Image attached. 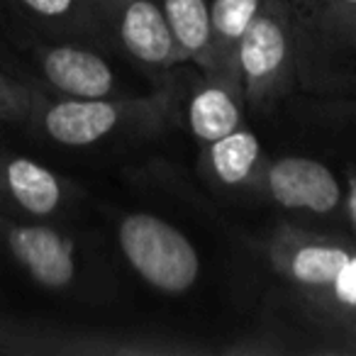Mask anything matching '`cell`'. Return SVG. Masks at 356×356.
I'll return each instance as SVG.
<instances>
[{"label": "cell", "instance_id": "1", "mask_svg": "<svg viewBox=\"0 0 356 356\" xmlns=\"http://www.w3.org/2000/svg\"><path fill=\"white\" fill-rule=\"evenodd\" d=\"M118 244L137 276L161 293H186L200 276V257L191 239L159 215H124Z\"/></svg>", "mask_w": 356, "mask_h": 356}, {"label": "cell", "instance_id": "2", "mask_svg": "<svg viewBox=\"0 0 356 356\" xmlns=\"http://www.w3.org/2000/svg\"><path fill=\"white\" fill-rule=\"evenodd\" d=\"M86 32L110 40L139 64H184L156 0H81Z\"/></svg>", "mask_w": 356, "mask_h": 356}, {"label": "cell", "instance_id": "3", "mask_svg": "<svg viewBox=\"0 0 356 356\" xmlns=\"http://www.w3.org/2000/svg\"><path fill=\"white\" fill-rule=\"evenodd\" d=\"M166 108V98L156 95L149 100H110L108 98H66L47 100L32 113L30 122L42 134L61 147H90L115 129L127 124V120H144L147 113Z\"/></svg>", "mask_w": 356, "mask_h": 356}, {"label": "cell", "instance_id": "4", "mask_svg": "<svg viewBox=\"0 0 356 356\" xmlns=\"http://www.w3.org/2000/svg\"><path fill=\"white\" fill-rule=\"evenodd\" d=\"M291 69V25L281 6L264 0L237 49V74L244 100L264 105L281 90Z\"/></svg>", "mask_w": 356, "mask_h": 356}, {"label": "cell", "instance_id": "5", "mask_svg": "<svg viewBox=\"0 0 356 356\" xmlns=\"http://www.w3.org/2000/svg\"><path fill=\"white\" fill-rule=\"evenodd\" d=\"M0 247L47 291H66L74 286L79 261L71 234L42 222H22L0 213Z\"/></svg>", "mask_w": 356, "mask_h": 356}, {"label": "cell", "instance_id": "6", "mask_svg": "<svg viewBox=\"0 0 356 356\" xmlns=\"http://www.w3.org/2000/svg\"><path fill=\"white\" fill-rule=\"evenodd\" d=\"M354 244H346L334 237H322L305 229L278 227L268 242V259L276 273L302 293L320 291L330 286L339 268L354 254Z\"/></svg>", "mask_w": 356, "mask_h": 356}, {"label": "cell", "instance_id": "7", "mask_svg": "<svg viewBox=\"0 0 356 356\" xmlns=\"http://www.w3.org/2000/svg\"><path fill=\"white\" fill-rule=\"evenodd\" d=\"M257 184L276 205L312 215L334 213L344 200L339 178L322 161L307 156H281L261 166Z\"/></svg>", "mask_w": 356, "mask_h": 356}, {"label": "cell", "instance_id": "8", "mask_svg": "<svg viewBox=\"0 0 356 356\" xmlns=\"http://www.w3.org/2000/svg\"><path fill=\"white\" fill-rule=\"evenodd\" d=\"M61 178L20 154L0 152V213L10 218H51L64 205Z\"/></svg>", "mask_w": 356, "mask_h": 356}, {"label": "cell", "instance_id": "9", "mask_svg": "<svg viewBox=\"0 0 356 356\" xmlns=\"http://www.w3.org/2000/svg\"><path fill=\"white\" fill-rule=\"evenodd\" d=\"M32 64L51 90L66 98H108L115 90L110 64L90 49L71 44L32 47Z\"/></svg>", "mask_w": 356, "mask_h": 356}, {"label": "cell", "instance_id": "10", "mask_svg": "<svg viewBox=\"0 0 356 356\" xmlns=\"http://www.w3.org/2000/svg\"><path fill=\"white\" fill-rule=\"evenodd\" d=\"M264 0H210L208 49L200 61L205 76H220L239 83L237 49L247 27L261 10ZM242 86V83H239Z\"/></svg>", "mask_w": 356, "mask_h": 356}, {"label": "cell", "instance_id": "11", "mask_svg": "<svg viewBox=\"0 0 356 356\" xmlns=\"http://www.w3.org/2000/svg\"><path fill=\"white\" fill-rule=\"evenodd\" d=\"M244 90L220 76H205L188 100V127L200 144H210L234 132L244 122Z\"/></svg>", "mask_w": 356, "mask_h": 356}, {"label": "cell", "instance_id": "12", "mask_svg": "<svg viewBox=\"0 0 356 356\" xmlns=\"http://www.w3.org/2000/svg\"><path fill=\"white\" fill-rule=\"evenodd\" d=\"M208 171L220 186L239 188L257 181L261 171V142L254 132L239 127L208 144Z\"/></svg>", "mask_w": 356, "mask_h": 356}, {"label": "cell", "instance_id": "13", "mask_svg": "<svg viewBox=\"0 0 356 356\" xmlns=\"http://www.w3.org/2000/svg\"><path fill=\"white\" fill-rule=\"evenodd\" d=\"M178 47L181 61L200 66L208 49L210 0H156Z\"/></svg>", "mask_w": 356, "mask_h": 356}, {"label": "cell", "instance_id": "14", "mask_svg": "<svg viewBox=\"0 0 356 356\" xmlns=\"http://www.w3.org/2000/svg\"><path fill=\"white\" fill-rule=\"evenodd\" d=\"M302 300L327 322L356 337V249L349 261L339 268L330 286L302 293Z\"/></svg>", "mask_w": 356, "mask_h": 356}, {"label": "cell", "instance_id": "15", "mask_svg": "<svg viewBox=\"0 0 356 356\" xmlns=\"http://www.w3.org/2000/svg\"><path fill=\"white\" fill-rule=\"evenodd\" d=\"M17 13L51 30L86 32L81 0H8Z\"/></svg>", "mask_w": 356, "mask_h": 356}, {"label": "cell", "instance_id": "16", "mask_svg": "<svg viewBox=\"0 0 356 356\" xmlns=\"http://www.w3.org/2000/svg\"><path fill=\"white\" fill-rule=\"evenodd\" d=\"M42 95L37 86L0 71V122L27 124Z\"/></svg>", "mask_w": 356, "mask_h": 356}, {"label": "cell", "instance_id": "17", "mask_svg": "<svg viewBox=\"0 0 356 356\" xmlns=\"http://www.w3.org/2000/svg\"><path fill=\"white\" fill-rule=\"evenodd\" d=\"M54 334L42 332L35 325L0 320V354H32V351H54L49 344Z\"/></svg>", "mask_w": 356, "mask_h": 356}, {"label": "cell", "instance_id": "18", "mask_svg": "<svg viewBox=\"0 0 356 356\" xmlns=\"http://www.w3.org/2000/svg\"><path fill=\"white\" fill-rule=\"evenodd\" d=\"M344 208H346V218H349V225L356 234V168L349 166L346 168V191H344Z\"/></svg>", "mask_w": 356, "mask_h": 356}, {"label": "cell", "instance_id": "19", "mask_svg": "<svg viewBox=\"0 0 356 356\" xmlns=\"http://www.w3.org/2000/svg\"><path fill=\"white\" fill-rule=\"evenodd\" d=\"M0 71H6V74L20 79V76H17V71H15V64L10 61V54H8V42H6V27H3V17H0Z\"/></svg>", "mask_w": 356, "mask_h": 356}, {"label": "cell", "instance_id": "20", "mask_svg": "<svg viewBox=\"0 0 356 356\" xmlns=\"http://www.w3.org/2000/svg\"><path fill=\"white\" fill-rule=\"evenodd\" d=\"M330 3H337V6H346V8H356V0H330Z\"/></svg>", "mask_w": 356, "mask_h": 356}]
</instances>
